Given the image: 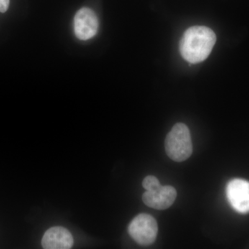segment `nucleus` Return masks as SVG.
<instances>
[{
  "label": "nucleus",
  "instance_id": "nucleus-4",
  "mask_svg": "<svg viewBox=\"0 0 249 249\" xmlns=\"http://www.w3.org/2000/svg\"><path fill=\"white\" fill-rule=\"evenodd\" d=\"M228 200L232 208L240 213L249 212V182L235 178L229 181L227 186Z\"/></svg>",
  "mask_w": 249,
  "mask_h": 249
},
{
  "label": "nucleus",
  "instance_id": "nucleus-8",
  "mask_svg": "<svg viewBox=\"0 0 249 249\" xmlns=\"http://www.w3.org/2000/svg\"><path fill=\"white\" fill-rule=\"evenodd\" d=\"M160 186V181L158 178L155 176L149 175L143 179L142 181V186L146 191H153L157 189Z\"/></svg>",
  "mask_w": 249,
  "mask_h": 249
},
{
  "label": "nucleus",
  "instance_id": "nucleus-5",
  "mask_svg": "<svg viewBox=\"0 0 249 249\" xmlns=\"http://www.w3.org/2000/svg\"><path fill=\"white\" fill-rule=\"evenodd\" d=\"M98 29L97 16L89 8H82L74 18V30L76 37L82 40H89L96 35Z\"/></svg>",
  "mask_w": 249,
  "mask_h": 249
},
{
  "label": "nucleus",
  "instance_id": "nucleus-1",
  "mask_svg": "<svg viewBox=\"0 0 249 249\" xmlns=\"http://www.w3.org/2000/svg\"><path fill=\"white\" fill-rule=\"evenodd\" d=\"M216 40L215 34L209 27L194 26L188 28L180 40V53L187 62L199 63L209 56Z\"/></svg>",
  "mask_w": 249,
  "mask_h": 249
},
{
  "label": "nucleus",
  "instance_id": "nucleus-9",
  "mask_svg": "<svg viewBox=\"0 0 249 249\" xmlns=\"http://www.w3.org/2000/svg\"><path fill=\"white\" fill-rule=\"evenodd\" d=\"M10 0H0V12L5 13L9 9Z\"/></svg>",
  "mask_w": 249,
  "mask_h": 249
},
{
  "label": "nucleus",
  "instance_id": "nucleus-2",
  "mask_svg": "<svg viewBox=\"0 0 249 249\" xmlns=\"http://www.w3.org/2000/svg\"><path fill=\"white\" fill-rule=\"evenodd\" d=\"M165 147L167 155L175 161H184L191 157L193 144L186 124L178 123L173 126L165 138Z\"/></svg>",
  "mask_w": 249,
  "mask_h": 249
},
{
  "label": "nucleus",
  "instance_id": "nucleus-3",
  "mask_svg": "<svg viewBox=\"0 0 249 249\" xmlns=\"http://www.w3.org/2000/svg\"><path fill=\"white\" fill-rule=\"evenodd\" d=\"M132 238L142 246L152 245L158 232V225L155 218L148 214H139L132 219L128 227Z\"/></svg>",
  "mask_w": 249,
  "mask_h": 249
},
{
  "label": "nucleus",
  "instance_id": "nucleus-7",
  "mask_svg": "<svg viewBox=\"0 0 249 249\" xmlns=\"http://www.w3.org/2000/svg\"><path fill=\"white\" fill-rule=\"evenodd\" d=\"M73 245L71 232L62 227L51 228L45 232L42 246L46 249H69Z\"/></svg>",
  "mask_w": 249,
  "mask_h": 249
},
{
  "label": "nucleus",
  "instance_id": "nucleus-6",
  "mask_svg": "<svg viewBox=\"0 0 249 249\" xmlns=\"http://www.w3.org/2000/svg\"><path fill=\"white\" fill-rule=\"evenodd\" d=\"M177 197V191L173 186L160 185L153 191H147L142 195L144 204L157 210L168 209L173 204Z\"/></svg>",
  "mask_w": 249,
  "mask_h": 249
}]
</instances>
